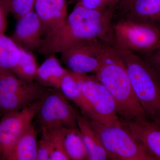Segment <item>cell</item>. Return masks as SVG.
Masks as SVG:
<instances>
[{"instance_id": "1", "label": "cell", "mask_w": 160, "mask_h": 160, "mask_svg": "<svg viewBox=\"0 0 160 160\" xmlns=\"http://www.w3.org/2000/svg\"><path fill=\"white\" fill-rule=\"evenodd\" d=\"M115 12L114 9H87L77 3L63 25L44 38L38 52L49 56L61 53L78 43L94 39L112 46Z\"/></svg>"}, {"instance_id": "2", "label": "cell", "mask_w": 160, "mask_h": 160, "mask_svg": "<svg viewBox=\"0 0 160 160\" xmlns=\"http://www.w3.org/2000/svg\"><path fill=\"white\" fill-rule=\"evenodd\" d=\"M95 77L114 98L121 120L148 118L135 94L126 66L117 49L111 46L106 47Z\"/></svg>"}, {"instance_id": "3", "label": "cell", "mask_w": 160, "mask_h": 160, "mask_svg": "<svg viewBox=\"0 0 160 160\" xmlns=\"http://www.w3.org/2000/svg\"><path fill=\"white\" fill-rule=\"evenodd\" d=\"M117 49L126 66L135 94L146 115L150 119L160 122L159 73L140 55Z\"/></svg>"}, {"instance_id": "4", "label": "cell", "mask_w": 160, "mask_h": 160, "mask_svg": "<svg viewBox=\"0 0 160 160\" xmlns=\"http://www.w3.org/2000/svg\"><path fill=\"white\" fill-rule=\"evenodd\" d=\"M88 119L99 137L109 159L154 160L123 124L108 126L96 120Z\"/></svg>"}, {"instance_id": "5", "label": "cell", "mask_w": 160, "mask_h": 160, "mask_svg": "<svg viewBox=\"0 0 160 160\" xmlns=\"http://www.w3.org/2000/svg\"><path fill=\"white\" fill-rule=\"evenodd\" d=\"M51 88L20 80L9 69H0V113L19 111L42 100Z\"/></svg>"}, {"instance_id": "6", "label": "cell", "mask_w": 160, "mask_h": 160, "mask_svg": "<svg viewBox=\"0 0 160 160\" xmlns=\"http://www.w3.org/2000/svg\"><path fill=\"white\" fill-rule=\"evenodd\" d=\"M112 28L116 49L143 56L160 45V29L149 24L123 18Z\"/></svg>"}, {"instance_id": "7", "label": "cell", "mask_w": 160, "mask_h": 160, "mask_svg": "<svg viewBox=\"0 0 160 160\" xmlns=\"http://www.w3.org/2000/svg\"><path fill=\"white\" fill-rule=\"evenodd\" d=\"M60 89H51L41 100L36 116L41 130L78 127L77 112Z\"/></svg>"}, {"instance_id": "8", "label": "cell", "mask_w": 160, "mask_h": 160, "mask_svg": "<svg viewBox=\"0 0 160 160\" xmlns=\"http://www.w3.org/2000/svg\"><path fill=\"white\" fill-rule=\"evenodd\" d=\"M108 46H110L98 39L88 40L61 53V60L72 72L96 73L101 66L104 50Z\"/></svg>"}, {"instance_id": "9", "label": "cell", "mask_w": 160, "mask_h": 160, "mask_svg": "<svg viewBox=\"0 0 160 160\" xmlns=\"http://www.w3.org/2000/svg\"><path fill=\"white\" fill-rule=\"evenodd\" d=\"M82 89L97 117V121L108 126L122 124L115 101L105 86L95 76L83 74Z\"/></svg>"}, {"instance_id": "10", "label": "cell", "mask_w": 160, "mask_h": 160, "mask_svg": "<svg viewBox=\"0 0 160 160\" xmlns=\"http://www.w3.org/2000/svg\"><path fill=\"white\" fill-rule=\"evenodd\" d=\"M41 100L19 111L4 115L0 119V146L3 160H8L19 138L33 122Z\"/></svg>"}, {"instance_id": "11", "label": "cell", "mask_w": 160, "mask_h": 160, "mask_svg": "<svg viewBox=\"0 0 160 160\" xmlns=\"http://www.w3.org/2000/svg\"><path fill=\"white\" fill-rule=\"evenodd\" d=\"M11 38L20 48L31 52L38 51L45 33L42 22L34 10L18 19Z\"/></svg>"}, {"instance_id": "12", "label": "cell", "mask_w": 160, "mask_h": 160, "mask_svg": "<svg viewBox=\"0 0 160 160\" xmlns=\"http://www.w3.org/2000/svg\"><path fill=\"white\" fill-rule=\"evenodd\" d=\"M121 121L154 160H160V122L149 118Z\"/></svg>"}, {"instance_id": "13", "label": "cell", "mask_w": 160, "mask_h": 160, "mask_svg": "<svg viewBox=\"0 0 160 160\" xmlns=\"http://www.w3.org/2000/svg\"><path fill=\"white\" fill-rule=\"evenodd\" d=\"M34 11L42 22L45 38L61 27L68 15L66 0H35Z\"/></svg>"}, {"instance_id": "14", "label": "cell", "mask_w": 160, "mask_h": 160, "mask_svg": "<svg viewBox=\"0 0 160 160\" xmlns=\"http://www.w3.org/2000/svg\"><path fill=\"white\" fill-rule=\"evenodd\" d=\"M83 75L68 70L62 80L59 89L68 99L79 108L84 116L97 121L96 115L82 89Z\"/></svg>"}, {"instance_id": "15", "label": "cell", "mask_w": 160, "mask_h": 160, "mask_svg": "<svg viewBox=\"0 0 160 160\" xmlns=\"http://www.w3.org/2000/svg\"><path fill=\"white\" fill-rule=\"evenodd\" d=\"M123 10L124 18L160 29V0H132Z\"/></svg>"}, {"instance_id": "16", "label": "cell", "mask_w": 160, "mask_h": 160, "mask_svg": "<svg viewBox=\"0 0 160 160\" xmlns=\"http://www.w3.org/2000/svg\"><path fill=\"white\" fill-rule=\"evenodd\" d=\"M77 125L88 151V160L109 159L107 152L88 118L77 112Z\"/></svg>"}, {"instance_id": "17", "label": "cell", "mask_w": 160, "mask_h": 160, "mask_svg": "<svg viewBox=\"0 0 160 160\" xmlns=\"http://www.w3.org/2000/svg\"><path fill=\"white\" fill-rule=\"evenodd\" d=\"M68 71L54 54L50 55L38 67L35 81L47 88L59 89L62 80Z\"/></svg>"}, {"instance_id": "18", "label": "cell", "mask_w": 160, "mask_h": 160, "mask_svg": "<svg viewBox=\"0 0 160 160\" xmlns=\"http://www.w3.org/2000/svg\"><path fill=\"white\" fill-rule=\"evenodd\" d=\"M38 133L32 123L18 140L7 160H37Z\"/></svg>"}, {"instance_id": "19", "label": "cell", "mask_w": 160, "mask_h": 160, "mask_svg": "<svg viewBox=\"0 0 160 160\" xmlns=\"http://www.w3.org/2000/svg\"><path fill=\"white\" fill-rule=\"evenodd\" d=\"M63 143L70 160H88V153L82 134L78 127L64 128Z\"/></svg>"}, {"instance_id": "20", "label": "cell", "mask_w": 160, "mask_h": 160, "mask_svg": "<svg viewBox=\"0 0 160 160\" xmlns=\"http://www.w3.org/2000/svg\"><path fill=\"white\" fill-rule=\"evenodd\" d=\"M19 59L11 71L20 80L26 82L35 81L38 66L32 52L20 48Z\"/></svg>"}, {"instance_id": "21", "label": "cell", "mask_w": 160, "mask_h": 160, "mask_svg": "<svg viewBox=\"0 0 160 160\" xmlns=\"http://www.w3.org/2000/svg\"><path fill=\"white\" fill-rule=\"evenodd\" d=\"M20 47L5 33H0V69L11 70L17 64Z\"/></svg>"}, {"instance_id": "22", "label": "cell", "mask_w": 160, "mask_h": 160, "mask_svg": "<svg viewBox=\"0 0 160 160\" xmlns=\"http://www.w3.org/2000/svg\"><path fill=\"white\" fill-rule=\"evenodd\" d=\"M63 129L64 128H61L48 130L51 135L52 144L50 160H70L64 147L63 139Z\"/></svg>"}, {"instance_id": "23", "label": "cell", "mask_w": 160, "mask_h": 160, "mask_svg": "<svg viewBox=\"0 0 160 160\" xmlns=\"http://www.w3.org/2000/svg\"><path fill=\"white\" fill-rule=\"evenodd\" d=\"M35 0H9L10 12L16 18L34 10Z\"/></svg>"}, {"instance_id": "24", "label": "cell", "mask_w": 160, "mask_h": 160, "mask_svg": "<svg viewBox=\"0 0 160 160\" xmlns=\"http://www.w3.org/2000/svg\"><path fill=\"white\" fill-rule=\"evenodd\" d=\"M42 137L38 141L37 160H50L52 151V140L50 132L48 130H42Z\"/></svg>"}, {"instance_id": "25", "label": "cell", "mask_w": 160, "mask_h": 160, "mask_svg": "<svg viewBox=\"0 0 160 160\" xmlns=\"http://www.w3.org/2000/svg\"><path fill=\"white\" fill-rule=\"evenodd\" d=\"M122 0H78L77 4L87 9H116Z\"/></svg>"}, {"instance_id": "26", "label": "cell", "mask_w": 160, "mask_h": 160, "mask_svg": "<svg viewBox=\"0 0 160 160\" xmlns=\"http://www.w3.org/2000/svg\"><path fill=\"white\" fill-rule=\"evenodd\" d=\"M10 12L9 0H0V33H5L7 27V18Z\"/></svg>"}, {"instance_id": "27", "label": "cell", "mask_w": 160, "mask_h": 160, "mask_svg": "<svg viewBox=\"0 0 160 160\" xmlns=\"http://www.w3.org/2000/svg\"><path fill=\"white\" fill-rule=\"evenodd\" d=\"M142 57L158 72H160V45L149 54Z\"/></svg>"}, {"instance_id": "28", "label": "cell", "mask_w": 160, "mask_h": 160, "mask_svg": "<svg viewBox=\"0 0 160 160\" xmlns=\"http://www.w3.org/2000/svg\"><path fill=\"white\" fill-rule=\"evenodd\" d=\"M131 1L132 0H122L119 6L122 7V8L124 9V8H126V6H128V4L130 3Z\"/></svg>"}, {"instance_id": "29", "label": "cell", "mask_w": 160, "mask_h": 160, "mask_svg": "<svg viewBox=\"0 0 160 160\" xmlns=\"http://www.w3.org/2000/svg\"><path fill=\"white\" fill-rule=\"evenodd\" d=\"M0 160H3L2 151L1 146H0Z\"/></svg>"}, {"instance_id": "30", "label": "cell", "mask_w": 160, "mask_h": 160, "mask_svg": "<svg viewBox=\"0 0 160 160\" xmlns=\"http://www.w3.org/2000/svg\"><path fill=\"white\" fill-rule=\"evenodd\" d=\"M159 74H160V72H159Z\"/></svg>"}]
</instances>
